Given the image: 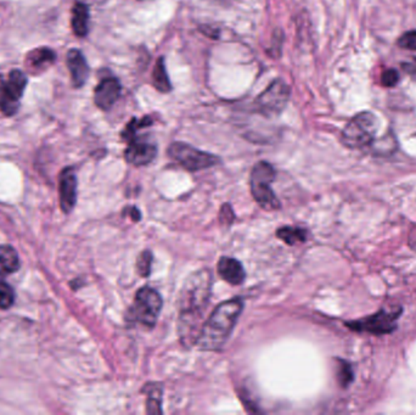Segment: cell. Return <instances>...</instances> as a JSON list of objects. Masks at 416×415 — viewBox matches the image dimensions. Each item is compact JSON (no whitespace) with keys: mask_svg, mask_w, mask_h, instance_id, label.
I'll use <instances>...</instances> for the list:
<instances>
[{"mask_svg":"<svg viewBox=\"0 0 416 415\" xmlns=\"http://www.w3.org/2000/svg\"><path fill=\"white\" fill-rule=\"evenodd\" d=\"M210 271L203 269L191 274L181 289L178 330L184 345H194L198 341L202 316L210 300Z\"/></svg>","mask_w":416,"mask_h":415,"instance_id":"cell-1","label":"cell"},{"mask_svg":"<svg viewBox=\"0 0 416 415\" xmlns=\"http://www.w3.org/2000/svg\"><path fill=\"white\" fill-rule=\"evenodd\" d=\"M243 309V301L241 299L225 301L219 304L208 321L202 325L196 341L198 349L202 351H218L222 349L230 336Z\"/></svg>","mask_w":416,"mask_h":415,"instance_id":"cell-2","label":"cell"},{"mask_svg":"<svg viewBox=\"0 0 416 415\" xmlns=\"http://www.w3.org/2000/svg\"><path fill=\"white\" fill-rule=\"evenodd\" d=\"M274 179H275V169L265 161H260L252 169V195L264 210L275 211L280 209V202L272 189V183Z\"/></svg>","mask_w":416,"mask_h":415,"instance_id":"cell-3","label":"cell"},{"mask_svg":"<svg viewBox=\"0 0 416 415\" xmlns=\"http://www.w3.org/2000/svg\"><path fill=\"white\" fill-rule=\"evenodd\" d=\"M377 119L370 112H362L350 119L343 132V143L350 149L369 148L375 140Z\"/></svg>","mask_w":416,"mask_h":415,"instance_id":"cell-4","label":"cell"},{"mask_svg":"<svg viewBox=\"0 0 416 415\" xmlns=\"http://www.w3.org/2000/svg\"><path fill=\"white\" fill-rule=\"evenodd\" d=\"M168 155L172 160L188 169L190 172H196L201 169H210L219 164V159L208 152L201 151L186 143H173L168 148Z\"/></svg>","mask_w":416,"mask_h":415,"instance_id":"cell-5","label":"cell"},{"mask_svg":"<svg viewBox=\"0 0 416 415\" xmlns=\"http://www.w3.org/2000/svg\"><path fill=\"white\" fill-rule=\"evenodd\" d=\"M402 314L400 307L395 309H382L379 312L367 316L362 321H350L347 326L350 330L359 333H369L372 335H386L397 329V321Z\"/></svg>","mask_w":416,"mask_h":415,"instance_id":"cell-6","label":"cell"},{"mask_svg":"<svg viewBox=\"0 0 416 415\" xmlns=\"http://www.w3.org/2000/svg\"><path fill=\"white\" fill-rule=\"evenodd\" d=\"M161 309L162 299L160 294L153 289L145 286L136 292L132 309L133 319L146 328H153Z\"/></svg>","mask_w":416,"mask_h":415,"instance_id":"cell-7","label":"cell"},{"mask_svg":"<svg viewBox=\"0 0 416 415\" xmlns=\"http://www.w3.org/2000/svg\"><path fill=\"white\" fill-rule=\"evenodd\" d=\"M290 98V88L280 79L274 81L270 86L255 99L257 110L267 117L279 115L284 111Z\"/></svg>","mask_w":416,"mask_h":415,"instance_id":"cell-8","label":"cell"},{"mask_svg":"<svg viewBox=\"0 0 416 415\" xmlns=\"http://www.w3.org/2000/svg\"><path fill=\"white\" fill-rule=\"evenodd\" d=\"M156 145L150 143L148 140L133 138L129 140V145L126 149L124 157L127 162L134 166H145L153 162L156 157Z\"/></svg>","mask_w":416,"mask_h":415,"instance_id":"cell-9","label":"cell"},{"mask_svg":"<svg viewBox=\"0 0 416 415\" xmlns=\"http://www.w3.org/2000/svg\"><path fill=\"white\" fill-rule=\"evenodd\" d=\"M60 204L65 214H69L73 210L76 201H77V177L73 169H65L60 174Z\"/></svg>","mask_w":416,"mask_h":415,"instance_id":"cell-10","label":"cell"},{"mask_svg":"<svg viewBox=\"0 0 416 415\" xmlns=\"http://www.w3.org/2000/svg\"><path fill=\"white\" fill-rule=\"evenodd\" d=\"M121 95V83L116 79H105L95 88V105L101 110H110Z\"/></svg>","mask_w":416,"mask_h":415,"instance_id":"cell-11","label":"cell"},{"mask_svg":"<svg viewBox=\"0 0 416 415\" xmlns=\"http://www.w3.org/2000/svg\"><path fill=\"white\" fill-rule=\"evenodd\" d=\"M66 60L72 84L76 88H81L84 86V83L87 82L88 76H89L87 60L78 49H71L67 53Z\"/></svg>","mask_w":416,"mask_h":415,"instance_id":"cell-12","label":"cell"},{"mask_svg":"<svg viewBox=\"0 0 416 415\" xmlns=\"http://www.w3.org/2000/svg\"><path fill=\"white\" fill-rule=\"evenodd\" d=\"M55 59L56 55L53 50L49 48H38L27 54L25 65L31 74H41L54 64Z\"/></svg>","mask_w":416,"mask_h":415,"instance_id":"cell-13","label":"cell"},{"mask_svg":"<svg viewBox=\"0 0 416 415\" xmlns=\"http://www.w3.org/2000/svg\"><path fill=\"white\" fill-rule=\"evenodd\" d=\"M218 273L223 279L231 285H239L243 283L246 276L243 264H240L238 259H230V257L220 259L218 264Z\"/></svg>","mask_w":416,"mask_h":415,"instance_id":"cell-14","label":"cell"},{"mask_svg":"<svg viewBox=\"0 0 416 415\" xmlns=\"http://www.w3.org/2000/svg\"><path fill=\"white\" fill-rule=\"evenodd\" d=\"M71 25L74 34L78 37H86L89 32V9L88 5L76 3L72 9Z\"/></svg>","mask_w":416,"mask_h":415,"instance_id":"cell-15","label":"cell"},{"mask_svg":"<svg viewBox=\"0 0 416 415\" xmlns=\"http://www.w3.org/2000/svg\"><path fill=\"white\" fill-rule=\"evenodd\" d=\"M20 269V259L10 245L0 246V278L10 276Z\"/></svg>","mask_w":416,"mask_h":415,"instance_id":"cell-16","label":"cell"},{"mask_svg":"<svg viewBox=\"0 0 416 415\" xmlns=\"http://www.w3.org/2000/svg\"><path fill=\"white\" fill-rule=\"evenodd\" d=\"M19 106L20 101L9 91L4 77L0 74V111L5 116H13L16 114Z\"/></svg>","mask_w":416,"mask_h":415,"instance_id":"cell-17","label":"cell"},{"mask_svg":"<svg viewBox=\"0 0 416 415\" xmlns=\"http://www.w3.org/2000/svg\"><path fill=\"white\" fill-rule=\"evenodd\" d=\"M9 91L11 93L15 99L20 101L21 96L24 95L26 86H27V77L20 70H13L9 74L8 79H5Z\"/></svg>","mask_w":416,"mask_h":415,"instance_id":"cell-18","label":"cell"},{"mask_svg":"<svg viewBox=\"0 0 416 415\" xmlns=\"http://www.w3.org/2000/svg\"><path fill=\"white\" fill-rule=\"evenodd\" d=\"M153 83L157 91H161V93H168L172 89V86L169 82L168 74L166 71L163 58L157 60L155 69H153Z\"/></svg>","mask_w":416,"mask_h":415,"instance_id":"cell-19","label":"cell"},{"mask_svg":"<svg viewBox=\"0 0 416 415\" xmlns=\"http://www.w3.org/2000/svg\"><path fill=\"white\" fill-rule=\"evenodd\" d=\"M276 236L288 245H296V244L305 243L307 240V231L296 226H284L276 231Z\"/></svg>","mask_w":416,"mask_h":415,"instance_id":"cell-20","label":"cell"},{"mask_svg":"<svg viewBox=\"0 0 416 415\" xmlns=\"http://www.w3.org/2000/svg\"><path fill=\"white\" fill-rule=\"evenodd\" d=\"M148 401H146V411L150 414H160L162 413L161 399L162 389L161 385H148Z\"/></svg>","mask_w":416,"mask_h":415,"instance_id":"cell-21","label":"cell"},{"mask_svg":"<svg viewBox=\"0 0 416 415\" xmlns=\"http://www.w3.org/2000/svg\"><path fill=\"white\" fill-rule=\"evenodd\" d=\"M14 302H15V292L13 288L5 281H0V309H10Z\"/></svg>","mask_w":416,"mask_h":415,"instance_id":"cell-22","label":"cell"},{"mask_svg":"<svg viewBox=\"0 0 416 415\" xmlns=\"http://www.w3.org/2000/svg\"><path fill=\"white\" fill-rule=\"evenodd\" d=\"M151 264H153V254L150 251H144L136 262V268L141 276H148L150 274V269H151Z\"/></svg>","mask_w":416,"mask_h":415,"instance_id":"cell-23","label":"cell"},{"mask_svg":"<svg viewBox=\"0 0 416 415\" xmlns=\"http://www.w3.org/2000/svg\"><path fill=\"white\" fill-rule=\"evenodd\" d=\"M340 370H338V379H340V382L343 387H347L350 385V382L353 381V370H352V366H350V363L345 362V361H341L340 362Z\"/></svg>","mask_w":416,"mask_h":415,"instance_id":"cell-24","label":"cell"},{"mask_svg":"<svg viewBox=\"0 0 416 415\" xmlns=\"http://www.w3.org/2000/svg\"><path fill=\"white\" fill-rule=\"evenodd\" d=\"M398 46L403 49L416 51V31H409L398 39Z\"/></svg>","mask_w":416,"mask_h":415,"instance_id":"cell-25","label":"cell"},{"mask_svg":"<svg viewBox=\"0 0 416 415\" xmlns=\"http://www.w3.org/2000/svg\"><path fill=\"white\" fill-rule=\"evenodd\" d=\"M398 81H400V74H398L396 70H393V69L385 71L382 76H381L382 86H387V88L396 86Z\"/></svg>","mask_w":416,"mask_h":415,"instance_id":"cell-26","label":"cell"},{"mask_svg":"<svg viewBox=\"0 0 416 415\" xmlns=\"http://www.w3.org/2000/svg\"><path fill=\"white\" fill-rule=\"evenodd\" d=\"M233 219H234V214H233L230 206H224L222 209V212H220V222L230 224L233 222Z\"/></svg>","mask_w":416,"mask_h":415,"instance_id":"cell-27","label":"cell"},{"mask_svg":"<svg viewBox=\"0 0 416 415\" xmlns=\"http://www.w3.org/2000/svg\"><path fill=\"white\" fill-rule=\"evenodd\" d=\"M108 0H77V3H82L89 6V5H101L105 4Z\"/></svg>","mask_w":416,"mask_h":415,"instance_id":"cell-28","label":"cell"},{"mask_svg":"<svg viewBox=\"0 0 416 415\" xmlns=\"http://www.w3.org/2000/svg\"><path fill=\"white\" fill-rule=\"evenodd\" d=\"M131 210H132V212H129V214H131V217H132L133 219L136 221V222H138V221H139V219H141V212L138 211V209H136V207H132Z\"/></svg>","mask_w":416,"mask_h":415,"instance_id":"cell-29","label":"cell"}]
</instances>
